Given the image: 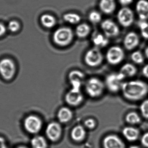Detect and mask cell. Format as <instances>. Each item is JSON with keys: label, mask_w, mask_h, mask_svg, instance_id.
Instances as JSON below:
<instances>
[{"label": "cell", "mask_w": 148, "mask_h": 148, "mask_svg": "<svg viewBox=\"0 0 148 148\" xmlns=\"http://www.w3.org/2000/svg\"><path fill=\"white\" fill-rule=\"evenodd\" d=\"M142 115L146 119H148V99L142 103L140 106Z\"/></svg>", "instance_id": "obj_31"}, {"label": "cell", "mask_w": 148, "mask_h": 148, "mask_svg": "<svg viewBox=\"0 0 148 148\" xmlns=\"http://www.w3.org/2000/svg\"><path fill=\"white\" fill-rule=\"evenodd\" d=\"M103 59V54L97 48H94L88 50L84 57L85 63L90 67H96L101 65Z\"/></svg>", "instance_id": "obj_5"}, {"label": "cell", "mask_w": 148, "mask_h": 148, "mask_svg": "<svg viewBox=\"0 0 148 148\" xmlns=\"http://www.w3.org/2000/svg\"><path fill=\"white\" fill-rule=\"evenodd\" d=\"M6 32V28L2 23H0V36L3 35Z\"/></svg>", "instance_id": "obj_38"}, {"label": "cell", "mask_w": 148, "mask_h": 148, "mask_svg": "<svg viewBox=\"0 0 148 148\" xmlns=\"http://www.w3.org/2000/svg\"><path fill=\"white\" fill-rule=\"evenodd\" d=\"M92 41L95 46L99 48L106 47L109 43L108 37L101 33H95L92 36Z\"/></svg>", "instance_id": "obj_21"}, {"label": "cell", "mask_w": 148, "mask_h": 148, "mask_svg": "<svg viewBox=\"0 0 148 148\" xmlns=\"http://www.w3.org/2000/svg\"><path fill=\"white\" fill-rule=\"evenodd\" d=\"M122 134L126 140L130 142H134L136 141L139 138L140 131L136 128L127 127L123 129Z\"/></svg>", "instance_id": "obj_20"}, {"label": "cell", "mask_w": 148, "mask_h": 148, "mask_svg": "<svg viewBox=\"0 0 148 148\" xmlns=\"http://www.w3.org/2000/svg\"><path fill=\"white\" fill-rule=\"evenodd\" d=\"M73 114V111L68 107H62L60 109L57 113V118L60 123H67L71 120Z\"/></svg>", "instance_id": "obj_18"}, {"label": "cell", "mask_w": 148, "mask_h": 148, "mask_svg": "<svg viewBox=\"0 0 148 148\" xmlns=\"http://www.w3.org/2000/svg\"><path fill=\"white\" fill-rule=\"evenodd\" d=\"M129 148H141L139 146H132L131 147H130Z\"/></svg>", "instance_id": "obj_40"}, {"label": "cell", "mask_w": 148, "mask_h": 148, "mask_svg": "<svg viewBox=\"0 0 148 148\" xmlns=\"http://www.w3.org/2000/svg\"><path fill=\"white\" fill-rule=\"evenodd\" d=\"M140 42L138 35L134 32H130L125 36L123 44L126 49L131 50L135 48Z\"/></svg>", "instance_id": "obj_15"}, {"label": "cell", "mask_w": 148, "mask_h": 148, "mask_svg": "<svg viewBox=\"0 0 148 148\" xmlns=\"http://www.w3.org/2000/svg\"><path fill=\"white\" fill-rule=\"evenodd\" d=\"M103 148H126L125 144L117 135L110 134L104 137L103 140Z\"/></svg>", "instance_id": "obj_14"}, {"label": "cell", "mask_w": 148, "mask_h": 148, "mask_svg": "<svg viewBox=\"0 0 148 148\" xmlns=\"http://www.w3.org/2000/svg\"><path fill=\"white\" fill-rule=\"evenodd\" d=\"M125 54L123 50L119 46L110 47L106 53V60L109 64L116 65L124 59Z\"/></svg>", "instance_id": "obj_6"}, {"label": "cell", "mask_w": 148, "mask_h": 148, "mask_svg": "<svg viewBox=\"0 0 148 148\" xmlns=\"http://www.w3.org/2000/svg\"><path fill=\"white\" fill-rule=\"evenodd\" d=\"M145 54L146 55V57L148 59V47L146 48V50H145Z\"/></svg>", "instance_id": "obj_39"}, {"label": "cell", "mask_w": 148, "mask_h": 148, "mask_svg": "<svg viewBox=\"0 0 148 148\" xmlns=\"http://www.w3.org/2000/svg\"><path fill=\"white\" fill-rule=\"evenodd\" d=\"M119 73L125 78L131 77L135 75L137 73V69L131 63H126L121 67Z\"/></svg>", "instance_id": "obj_22"}, {"label": "cell", "mask_w": 148, "mask_h": 148, "mask_svg": "<svg viewBox=\"0 0 148 148\" xmlns=\"http://www.w3.org/2000/svg\"><path fill=\"white\" fill-rule=\"evenodd\" d=\"M126 122L131 125H136L140 123L141 118L140 116L134 112L128 113L125 117Z\"/></svg>", "instance_id": "obj_27"}, {"label": "cell", "mask_w": 148, "mask_h": 148, "mask_svg": "<svg viewBox=\"0 0 148 148\" xmlns=\"http://www.w3.org/2000/svg\"><path fill=\"white\" fill-rule=\"evenodd\" d=\"M117 18L121 26L127 28L131 26L134 22V15L131 9L127 7H123L118 11Z\"/></svg>", "instance_id": "obj_9"}, {"label": "cell", "mask_w": 148, "mask_h": 148, "mask_svg": "<svg viewBox=\"0 0 148 148\" xmlns=\"http://www.w3.org/2000/svg\"><path fill=\"white\" fill-rule=\"evenodd\" d=\"M119 2L123 6H127L133 2V0H119Z\"/></svg>", "instance_id": "obj_35"}, {"label": "cell", "mask_w": 148, "mask_h": 148, "mask_svg": "<svg viewBox=\"0 0 148 148\" xmlns=\"http://www.w3.org/2000/svg\"><path fill=\"white\" fill-rule=\"evenodd\" d=\"M122 93L127 100L137 101L143 99L147 94L148 86L142 81H132L123 82Z\"/></svg>", "instance_id": "obj_1"}, {"label": "cell", "mask_w": 148, "mask_h": 148, "mask_svg": "<svg viewBox=\"0 0 148 148\" xmlns=\"http://www.w3.org/2000/svg\"><path fill=\"white\" fill-rule=\"evenodd\" d=\"M16 67L14 62L10 59L5 58L0 61V74L6 80L12 79L15 74Z\"/></svg>", "instance_id": "obj_8"}, {"label": "cell", "mask_w": 148, "mask_h": 148, "mask_svg": "<svg viewBox=\"0 0 148 148\" xmlns=\"http://www.w3.org/2000/svg\"><path fill=\"white\" fill-rule=\"evenodd\" d=\"M24 126L28 133L36 134L40 132L42 128V120L37 116L31 115L24 120Z\"/></svg>", "instance_id": "obj_7"}, {"label": "cell", "mask_w": 148, "mask_h": 148, "mask_svg": "<svg viewBox=\"0 0 148 148\" xmlns=\"http://www.w3.org/2000/svg\"><path fill=\"white\" fill-rule=\"evenodd\" d=\"M40 22L42 26L45 28H51L56 25V19L52 15L45 14L41 17Z\"/></svg>", "instance_id": "obj_23"}, {"label": "cell", "mask_w": 148, "mask_h": 148, "mask_svg": "<svg viewBox=\"0 0 148 148\" xmlns=\"http://www.w3.org/2000/svg\"><path fill=\"white\" fill-rule=\"evenodd\" d=\"M124 79V76L119 72L109 74L105 78V87L111 93H117L121 89Z\"/></svg>", "instance_id": "obj_4"}, {"label": "cell", "mask_w": 148, "mask_h": 148, "mask_svg": "<svg viewBox=\"0 0 148 148\" xmlns=\"http://www.w3.org/2000/svg\"><path fill=\"white\" fill-rule=\"evenodd\" d=\"M74 38L73 30L69 27H61L56 29L53 34L54 42L60 47L69 45Z\"/></svg>", "instance_id": "obj_2"}, {"label": "cell", "mask_w": 148, "mask_h": 148, "mask_svg": "<svg viewBox=\"0 0 148 148\" xmlns=\"http://www.w3.org/2000/svg\"><path fill=\"white\" fill-rule=\"evenodd\" d=\"M105 88L104 83L97 77L90 78L85 83V91L91 98H97L101 96L103 94Z\"/></svg>", "instance_id": "obj_3"}, {"label": "cell", "mask_w": 148, "mask_h": 148, "mask_svg": "<svg viewBox=\"0 0 148 148\" xmlns=\"http://www.w3.org/2000/svg\"><path fill=\"white\" fill-rule=\"evenodd\" d=\"M86 136V131L84 126L77 125L73 128L71 132L72 140L76 142H81L85 139Z\"/></svg>", "instance_id": "obj_16"}, {"label": "cell", "mask_w": 148, "mask_h": 148, "mask_svg": "<svg viewBox=\"0 0 148 148\" xmlns=\"http://www.w3.org/2000/svg\"><path fill=\"white\" fill-rule=\"evenodd\" d=\"M142 73L143 76L148 79V64L143 67L142 70Z\"/></svg>", "instance_id": "obj_36"}, {"label": "cell", "mask_w": 148, "mask_h": 148, "mask_svg": "<svg viewBox=\"0 0 148 148\" xmlns=\"http://www.w3.org/2000/svg\"><path fill=\"white\" fill-rule=\"evenodd\" d=\"M63 18L65 21L72 24H77L81 20V16L75 13H66L63 15Z\"/></svg>", "instance_id": "obj_26"}, {"label": "cell", "mask_w": 148, "mask_h": 148, "mask_svg": "<svg viewBox=\"0 0 148 148\" xmlns=\"http://www.w3.org/2000/svg\"><path fill=\"white\" fill-rule=\"evenodd\" d=\"M68 80L72 88L81 89L85 81L84 74L80 70H72L68 75Z\"/></svg>", "instance_id": "obj_12"}, {"label": "cell", "mask_w": 148, "mask_h": 148, "mask_svg": "<svg viewBox=\"0 0 148 148\" xmlns=\"http://www.w3.org/2000/svg\"><path fill=\"white\" fill-rule=\"evenodd\" d=\"M131 60L137 64H141L144 61V56L140 51H136L133 52L131 56Z\"/></svg>", "instance_id": "obj_28"}, {"label": "cell", "mask_w": 148, "mask_h": 148, "mask_svg": "<svg viewBox=\"0 0 148 148\" xmlns=\"http://www.w3.org/2000/svg\"><path fill=\"white\" fill-rule=\"evenodd\" d=\"M8 28L11 32H16L20 28V24L16 21H11L9 23Z\"/></svg>", "instance_id": "obj_33"}, {"label": "cell", "mask_w": 148, "mask_h": 148, "mask_svg": "<svg viewBox=\"0 0 148 148\" xmlns=\"http://www.w3.org/2000/svg\"><path fill=\"white\" fill-rule=\"evenodd\" d=\"M65 100L69 106L77 107L83 101V94L81 89L71 88L65 95Z\"/></svg>", "instance_id": "obj_11"}, {"label": "cell", "mask_w": 148, "mask_h": 148, "mask_svg": "<svg viewBox=\"0 0 148 148\" xmlns=\"http://www.w3.org/2000/svg\"><path fill=\"white\" fill-rule=\"evenodd\" d=\"M141 142L144 147L148 148V132L145 133L142 136Z\"/></svg>", "instance_id": "obj_34"}, {"label": "cell", "mask_w": 148, "mask_h": 148, "mask_svg": "<svg viewBox=\"0 0 148 148\" xmlns=\"http://www.w3.org/2000/svg\"><path fill=\"white\" fill-rule=\"evenodd\" d=\"M33 148H47L48 143L45 137L40 135H36L31 140Z\"/></svg>", "instance_id": "obj_24"}, {"label": "cell", "mask_w": 148, "mask_h": 148, "mask_svg": "<svg viewBox=\"0 0 148 148\" xmlns=\"http://www.w3.org/2000/svg\"><path fill=\"white\" fill-rule=\"evenodd\" d=\"M16 148H28L27 147H24V146H20V147H18Z\"/></svg>", "instance_id": "obj_41"}, {"label": "cell", "mask_w": 148, "mask_h": 148, "mask_svg": "<svg viewBox=\"0 0 148 148\" xmlns=\"http://www.w3.org/2000/svg\"><path fill=\"white\" fill-rule=\"evenodd\" d=\"M0 148H8L5 140L1 137H0Z\"/></svg>", "instance_id": "obj_37"}, {"label": "cell", "mask_w": 148, "mask_h": 148, "mask_svg": "<svg viewBox=\"0 0 148 148\" xmlns=\"http://www.w3.org/2000/svg\"><path fill=\"white\" fill-rule=\"evenodd\" d=\"M90 31V27L86 23H81L76 28V34L80 38L86 37L88 35Z\"/></svg>", "instance_id": "obj_25"}, {"label": "cell", "mask_w": 148, "mask_h": 148, "mask_svg": "<svg viewBox=\"0 0 148 148\" xmlns=\"http://www.w3.org/2000/svg\"><path fill=\"white\" fill-rule=\"evenodd\" d=\"M99 5L101 10L107 14L113 13L116 6L115 0H100Z\"/></svg>", "instance_id": "obj_19"}, {"label": "cell", "mask_w": 148, "mask_h": 148, "mask_svg": "<svg viewBox=\"0 0 148 148\" xmlns=\"http://www.w3.org/2000/svg\"><path fill=\"white\" fill-rule=\"evenodd\" d=\"M89 20L93 23H97L101 20V15L98 11L94 10L91 11L88 16Z\"/></svg>", "instance_id": "obj_29"}, {"label": "cell", "mask_w": 148, "mask_h": 148, "mask_svg": "<svg viewBox=\"0 0 148 148\" xmlns=\"http://www.w3.org/2000/svg\"><path fill=\"white\" fill-rule=\"evenodd\" d=\"M141 34L143 38L148 39V23L142 21L139 23Z\"/></svg>", "instance_id": "obj_30"}, {"label": "cell", "mask_w": 148, "mask_h": 148, "mask_svg": "<svg viewBox=\"0 0 148 148\" xmlns=\"http://www.w3.org/2000/svg\"><path fill=\"white\" fill-rule=\"evenodd\" d=\"M62 129L59 123L52 122L50 123L46 127L45 134L47 138L53 142L60 140L62 134Z\"/></svg>", "instance_id": "obj_10"}, {"label": "cell", "mask_w": 148, "mask_h": 148, "mask_svg": "<svg viewBox=\"0 0 148 148\" xmlns=\"http://www.w3.org/2000/svg\"><path fill=\"white\" fill-rule=\"evenodd\" d=\"M136 11L140 20L145 21L148 19V1L147 0H140L136 6Z\"/></svg>", "instance_id": "obj_17"}, {"label": "cell", "mask_w": 148, "mask_h": 148, "mask_svg": "<svg viewBox=\"0 0 148 148\" xmlns=\"http://www.w3.org/2000/svg\"><path fill=\"white\" fill-rule=\"evenodd\" d=\"M84 125L85 128L89 129H93L96 126V122L95 119L90 118L86 119L84 123Z\"/></svg>", "instance_id": "obj_32"}, {"label": "cell", "mask_w": 148, "mask_h": 148, "mask_svg": "<svg viewBox=\"0 0 148 148\" xmlns=\"http://www.w3.org/2000/svg\"><path fill=\"white\" fill-rule=\"evenodd\" d=\"M101 28L107 37L117 36L120 33V29L115 23L110 19L104 20L101 24Z\"/></svg>", "instance_id": "obj_13"}]
</instances>
